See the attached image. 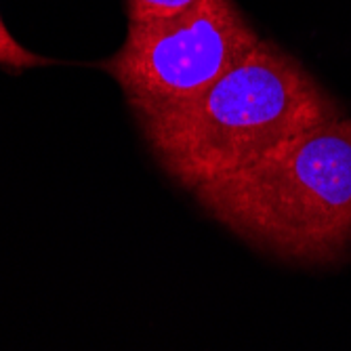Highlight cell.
<instances>
[{
    "instance_id": "4",
    "label": "cell",
    "mask_w": 351,
    "mask_h": 351,
    "mask_svg": "<svg viewBox=\"0 0 351 351\" xmlns=\"http://www.w3.org/2000/svg\"><path fill=\"white\" fill-rule=\"evenodd\" d=\"M53 63L49 57L36 55L27 51L23 45H19L13 34L7 29L3 17H0V68L11 70V72H21L27 68H43Z\"/></svg>"
},
{
    "instance_id": "3",
    "label": "cell",
    "mask_w": 351,
    "mask_h": 351,
    "mask_svg": "<svg viewBox=\"0 0 351 351\" xmlns=\"http://www.w3.org/2000/svg\"><path fill=\"white\" fill-rule=\"evenodd\" d=\"M261 40L236 0H196L169 17L129 21L122 47L101 68L131 112L198 97Z\"/></svg>"
},
{
    "instance_id": "2",
    "label": "cell",
    "mask_w": 351,
    "mask_h": 351,
    "mask_svg": "<svg viewBox=\"0 0 351 351\" xmlns=\"http://www.w3.org/2000/svg\"><path fill=\"white\" fill-rule=\"evenodd\" d=\"M191 194L254 250L305 267L341 263L351 254V116Z\"/></svg>"
},
{
    "instance_id": "1",
    "label": "cell",
    "mask_w": 351,
    "mask_h": 351,
    "mask_svg": "<svg viewBox=\"0 0 351 351\" xmlns=\"http://www.w3.org/2000/svg\"><path fill=\"white\" fill-rule=\"evenodd\" d=\"M133 116L158 167L194 191L263 160L343 110L299 59L261 38L198 97Z\"/></svg>"
},
{
    "instance_id": "5",
    "label": "cell",
    "mask_w": 351,
    "mask_h": 351,
    "mask_svg": "<svg viewBox=\"0 0 351 351\" xmlns=\"http://www.w3.org/2000/svg\"><path fill=\"white\" fill-rule=\"evenodd\" d=\"M194 3L196 0H126V13H129V21H145L175 15Z\"/></svg>"
}]
</instances>
